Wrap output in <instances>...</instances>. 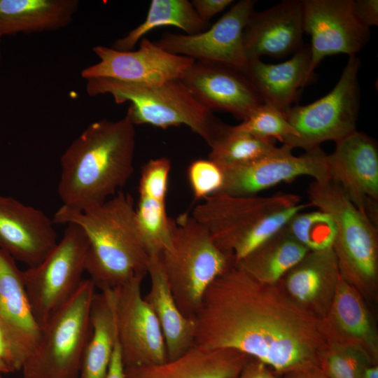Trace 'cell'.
<instances>
[{
    "instance_id": "cell-1",
    "label": "cell",
    "mask_w": 378,
    "mask_h": 378,
    "mask_svg": "<svg viewBox=\"0 0 378 378\" xmlns=\"http://www.w3.org/2000/svg\"><path fill=\"white\" fill-rule=\"evenodd\" d=\"M194 317L195 345L240 351L279 377L318 365L326 344L320 319L295 304L280 281L261 283L236 264L209 286Z\"/></svg>"
},
{
    "instance_id": "cell-2",
    "label": "cell",
    "mask_w": 378,
    "mask_h": 378,
    "mask_svg": "<svg viewBox=\"0 0 378 378\" xmlns=\"http://www.w3.org/2000/svg\"><path fill=\"white\" fill-rule=\"evenodd\" d=\"M135 146V125L126 115L90 123L61 156L62 206L83 210L115 195L134 172Z\"/></svg>"
},
{
    "instance_id": "cell-3",
    "label": "cell",
    "mask_w": 378,
    "mask_h": 378,
    "mask_svg": "<svg viewBox=\"0 0 378 378\" xmlns=\"http://www.w3.org/2000/svg\"><path fill=\"white\" fill-rule=\"evenodd\" d=\"M54 223H74L88 241L85 272L99 290L115 288L146 275L149 253L139 232L134 200L121 190L83 210L62 206Z\"/></svg>"
},
{
    "instance_id": "cell-4",
    "label": "cell",
    "mask_w": 378,
    "mask_h": 378,
    "mask_svg": "<svg viewBox=\"0 0 378 378\" xmlns=\"http://www.w3.org/2000/svg\"><path fill=\"white\" fill-rule=\"evenodd\" d=\"M309 203L293 193L237 196L216 193L197 205L192 217L235 264L281 230Z\"/></svg>"
},
{
    "instance_id": "cell-5",
    "label": "cell",
    "mask_w": 378,
    "mask_h": 378,
    "mask_svg": "<svg viewBox=\"0 0 378 378\" xmlns=\"http://www.w3.org/2000/svg\"><path fill=\"white\" fill-rule=\"evenodd\" d=\"M89 96L111 94L115 103L129 102L126 115L136 125L167 129L185 125L211 147L227 125L198 102L181 80L141 85L109 78L87 80Z\"/></svg>"
},
{
    "instance_id": "cell-6",
    "label": "cell",
    "mask_w": 378,
    "mask_h": 378,
    "mask_svg": "<svg viewBox=\"0 0 378 378\" xmlns=\"http://www.w3.org/2000/svg\"><path fill=\"white\" fill-rule=\"evenodd\" d=\"M309 203L329 214L336 225L332 246L341 277L368 300L378 288V232L374 224L331 180L312 181Z\"/></svg>"
},
{
    "instance_id": "cell-7",
    "label": "cell",
    "mask_w": 378,
    "mask_h": 378,
    "mask_svg": "<svg viewBox=\"0 0 378 378\" xmlns=\"http://www.w3.org/2000/svg\"><path fill=\"white\" fill-rule=\"evenodd\" d=\"M159 255L173 297L187 317L195 316L209 286L235 264L186 214L169 218V239Z\"/></svg>"
},
{
    "instance_id": "cell-8",
    "label": "cell",
    "mask_w": 378,
    "mask_h": 378,
    "mask_svg": "<svg viewBox=\"0 0 378 378\" xmlns=\"http://www.w3.org/2000/svg\"><path fill=\"white\" fill-rule=\"evenodd\" d=\"M96 289L89 278L84 279L72 297L49 316L22 366V378H79Z\"/></svg>"
},
{
    "instance_id": "cell-9",
    "label": "cell",
    "mask_w": 378,
    "mask_h": 378,
    "mask_svg": "<svg viewBox=\"0 0 378 378\" xmlns=\"http://www.w3.org/2000/svg\"><path fill=\"white\" fill-rule=\"evenodd\" d=\"M360 59L349 57L333 89L307 105H295L286 113L298 136L283 144L308 150L323 142L335 143L356 131L360 106Z\"/></svg>"
},
{
    "instance_id": "cell-10",
    "label": "cell",
    "mask_w": 378,
    "mask_h": 378,
    "mask_svg": "<svg viewBox=\"0 0 378 378\" xmlns=\"http://www.w3.org/2000/svg\"><path fill=\"white\" fill-rule=\"evenodd\" d=\"M87 250L83 231L68 223L62 238L43 261L22 271L29 300L41 327L81 284Z\"/></svg>"
},
{
    "instance_id": "cell-11",
    "label": "cell",
    "mask_w": 378,
    "mask_h": 378,
    "mask_svg": "<svg viewBox=\"0 0 378 378\" xmlns=\"http://www.w3.org/2000/svg\"><path fill=\"white\" fill-rule=\"evenodd\" d=\"M144 276H136L112 289L117 340L125 368L167 360L160 326L141 293Z\"/></svg>"
},
{
    "instance_id": "cell-12",
    "label": "cell",
    "mask_w": 378,
    "mask_h": 378,
    "mask_svg": "<svg viewBox=\"0 0 378 378\" xmlns=\"http://www.w3.org/2000/svg\"><path fill=\"white\" fill-rule=\"evenodd\" d=\"M255 4L253 0L239 1L202 32L192 35L164 33L154 42L170 53L222 64L244 72L248 60L243 31Z\"/></svg>"
},
{
    "instance_id": "cell-13",
    "label": "cell",
    "mask_w": 378,
    "mask_h": 378,
    "mask_svg": "<svg viewBox=\"0 0 378 378\" xmlns=\"http://www.w3.org/2000/svg\"><path fill=\"white\" fill-rule=\"evenodd\" d=\"M99 62L81 71L86 80L109 78L118 81L155 85L181 80L195 60L170 53L144 37L136 50L120 51L97 46L92 48Z\"/></svg>"
},
{
    "instance_id": "cell-14",
    "label": "cell",
    "mask_w": 378,
    "mask_h": 378,
    "mask_svg": "<svg viewBox=\"0 0 378 378\" xmlns=\"http://www.w3.org/2000/svg\"><path fill=\"white\" fill-rule=\"evenodd\" d=\"M303 27L312 40L309 81L324 57L354 56L370 37V28L354 13L353 0H303Z\"/></svg>"
},
{
    "instance_id": "cell-15",
    "label": "cell",
    "mask_w": 378,
    "mask_h": 378,
    "mask_svg": "<svg viewBox=\"0 0 378 378\" xmlns=\"http://www.w3.org/2000/svg\"><path fill=\"white\" fill-rule=\"evenodd\" d=\"M293 149L281 146L279 152L261 159L221 168L224 181L218 193L255 195L281 182L307 176L314 181L329 180L328 154L316 147L296 156Z\"/></svg>"
},
{
    "instance_id": "cell-16",
    "label": "cell",
    "mask_w": 378,
    "mask_h": 378,
    "mask_svg": "<svg viewBox=\"0 0 378 378\" xmlns=\"http://www.w3.org/2000/svg\"><path fill=\"white\" fill-rule=\"evenodd\" d=\"M330 180L374 224L378 223V148L374 139L355 131L328 154Z\"/></svg>"
},
{
    "instance_id": "cell-17",
    "label": "cell",
    "mask_w": 378,
    "mask_h": 378,
    "mask_svg": "<svg viewBox=\"0 0 378 378\" xmlns=\"http://www.w3.org/2000/svg\"><path fill=\"white\" fill-rule=\"evenodd\" d=\"M0 329L13 372L21 371L35 350L42 327L29 300L16 261L0 250Z\"/></svg>"
},
{
    "instance_id": "cell-18",
    "label": "cell",
    "mask_w": 378,
    "mask_h": 378,
    "mask_svg": "<svg viewBox=\"0 0 378 378\" xmlns=\"http://www.w3.org/2000/svg\"><path fill=\"white\" fill-rule=\"evenodd\" d=\"M181 81L204 106L243 121L263 104L245 73L212 62L195 60Z\"/></svg>"
},
{
    "instance_id": "cell-19",
    "label": "cell",
    "mask_w": 378,
    "mask_h": 378,
    "mask_svg": "<svg viewBox=\"0 0 378 378\" xmlns=\"http://www.w3.org/2000/svg\"><path fill=\"white\" fill-rule=\"evenodd\" d=\"M52 220L18 200L0 195V250L15 261L37 265L57 244Z\"/></svg>"
},
{
    "instance_id": "cell-20",
    "label": "cell",
    "mask_w": 378,
    "mask_h": 378,
    "mask_svg": "<svg viewBox=\"0 0 378 378\" xmlns=\"http://www.w3.org/2000/svg\"><path fill=\"white\" fill-rule=\"evenodd\" d=\"M326 342L349 346L378 365V334L362 295L340 276L326 314L320 319Z\"/></svg>"
},
{
    "instance_id": "cell-21",
    "label": "cell",
    "mask_w": 378,
    "mask_h": 378,
    "mask_svg": "<svg viewBox=\"0 0 378 378\" xmlns=\"http://www.w3.org/2000/svg\"><path fill=\"white\" fill-rule=\"evenodd\" d=\"M303 0H285L250 15L243 31L248 60L261 56L284 57L302 46Z\"/></svg>"
},
{
    "instance_id": "cell-22",
    "label": "cell",
    "mask_w": 378,
    "mask_h": 378,
    "mask_svg": "<svg viewBox=\"0 0 378 378\" xmlns=\"http://www.w3.org/2000/svg\"><path fill=\"white\" fill-rule=\"evenodd\" d=\"M340 277L333 248L309 251L280 280L288 297L321 319L328 311Z\"/></svg>"
},
{
    "instance_id": "cell-23",
    "label": "cell",
    "mask_w": 378,
    "mask_h": 378,
    "mask_svg": "<svg viewBox=\"0 0 378 378\" xmlns=\"http://www.w3.org/2000/svg\"><path fill=\"white\" fill-rule=\"evenodd\" d=\"M171 168L166 157L150 159L141 168L135 217L149 255L160 254L169 239L166 197Z\"/></svg>"
},
{
    "instance_id": "cell-24",
    "label": "cell",
    "mask_w": 378,
    "mask_h": 378,
    "mask_svg": "<svg viewBox=\"0 0 378 378\" xmlns=\"http://www.w3.org/2000/svg\"><path fill=\"white\" fill-rule=\"evenodd\" d=\"M250 358L234 349H208L195 344L174 360L125 368V378H232Z\"/></svg>"
},
{
    "instance_id": "cell-25",
    "label": "cell",
    "mask_w": 378,
    "mask_h": 378,
    "mask_svg": "<svg viewBox=\"0 0 378 378\" xmlns=\"http://www.w3.org/2000/svg\"><path fill=\"white\" fill-rule=\"evenodd\" d=\"M310 58L309 46H302L290 59L279 64L249 60L244 73L262 102L286 115L299 90L309 82Z\"/></svg>"
},
{
    "instance_id": "cell-26",
    "label": "cell",
    "mask_w": 378,
    "mask_h": 378,
    "mask_svg": "<svg viewBox=\"0 0 378 378\" xmlns=\"http://www.w3.org/2000/svg\"><path fill=\"white\" fill-rule=\"evenodd\" d=\"M147 274L150 286L144 299L155 314L166 346L167 360L177 358L195 345V317L182 314L173 297L159 254H150Z\"/></svg>"
},
{
    "instance_id": "cell-27",
    "label": "cell",
    "mask_w": 378,
    "mask_h": 378,
    "mask_svg": "<svg viewBox=\"0 0 378 378\" xmlns=\"http://www.w3.org/2000/svg\"><path fill=\"white\" fill-rule=\"evenodd\" d=\"M78 6L77 0H0V37L64 28Z\"/></svg>"
},
{
    "instance_id": "cell-28",
    "label": "cell",
    "mask_w": 378,
    "mask_h": 378,
    "mask_svg": "<svg viewBox=\"0 0 378 378\" xmlns=\"http://www.w3.org/2000/svg\"><path fill=\"white\" fill-rule=\"evenodd\" d=\"M91 332L79 378H104L117 340L112 289L95 293L90 312Z\"/></svg>"
},
{
    "instance_id": "cell-29",
    "label": "cell",
    "mask_w": 378,
    "mask_h": 378,
    "mask_svg": "<svg viewBox=\"0 0 378 378\" xmlns=\"http://www.w3.org/2000/svg\"><path fill=\"white\" fill-rule=\"evenodd\" d=\"M309 251L284 227L236 265L264 284H276Z\"/></svg>"
},
{
    "instance_id": "cell-30",
    "label": "cell",
    "mask_w": 378,
    "mask_h": 378,
    "mask_svg": "<svg viewBox=\"0 0 378 378\" xmlns=\"http://www.w3.org/2000/svg\"><path fill=\"white\" fill-rule=\"evenodd\" d=\"M163 26L176 27L192 35L206 30L209 22L203 21L195 12L191 1L188 0H153L144 21L117 39L114 49L132 50L137 43L153 29Z\"/></svg>"
},
{
    "instance_id": "cell-31",
    "label": "cell",
    "mask_w": 378,
    "mask_h": 378,
    "mask_svg": "<svg viewBox=\"0 0 378 378\" xmlns=\"http://www.w3.org/2000/svg\"><path fill=\"white\" fill-rule=\"evenodd\" d=\"M210 148L209 159L221 168L251 162L281 149L273 139L260 138L229 125Z\"/></svg>"
},
{
    "instance_id": "cell-32",
    "label": "cell",
    "mask_w": 378,
    "mask_h": 378,
    "mask_svg": "<svg viewBox=\"0 0 378 378\" xmlns=\"http://www.w3.org/2000/svg\"><path fill=\"white\" fill-rule=\"evenodd\" d=\"M284 227L309 251L332 247L336 236L333 218L319 209L296 214Z\"/></svg>"
},
{
    "instance_id": "cell-33",
    "label": "cell",
    "mask_w": 378,
    "mask_h": 378,
    "mask_svg": "<svg viewBox=\"0 0 378 378\" xmlns=\"http://www.w3.org/2000/svg\"><path fill=\"white\" fill-rule=\"evenodd\" d=\"M317 363L328 378H362L365 368L372 365L355 349L328 343L320 351Z\"/></svg>"
},
{
    "instance_id": "cell-34",
    "label": "cell",
    "mask_w": 378,
    "mask_h": 378,
    "mask_svg": "<svg viewBox=\"0 0 378 378\" xmlns=\"http://www.w3.org/2000/svg\"><path fill=\"white\" fill-rule=\"evenodd\" d=\"M235 127L260 138L278 139L283 144L298 136L286 115L265 103Z\"/></svg>"
},
{
    "instance_id": "cell-35",
    "label": "cell",
    "mask_w": 378,
    "mask_h": 378,
    "mask_svg": "<svg viewBox=\"0 0 378 378\" xmlns=\"http://www.w3.org/2000/svg\"><path fill=\"white\" fill-rule=\"evenodd\" d=\"M187 174L195 201L203 200L218 193L222 188L224 181L223 170L210 159L192 161Z\"/></svg>"
},
{
    "instance_id": "cell-36",
    "label": "cell",
    "mask_w": 378,
    "mask_h": 378,
    "mask_svg": "<svg viewBox=\"0 0 378 378\" xmlns=\"http://www.w3.org/2000/svg\"><path fill=\"white\" fill-rule=\"evenodd\" d=\"M354 13L358 20L370 29L378 24L377 0H353Z\"/></svg>"
},
{
    "instance_id": "cell-37",
    "label": "cell",
    "mask_w": 378,
    "mask_h": 378,
    "mask_svg": "<svg viewBox=\"0 0 378 378\" xmlns=\"http://www.w3.org/2000/svg\"><path fill=\"white\" fill-rule=\"evenodd\" d=\"M233 2L232 0H192L191 4L198 16L203 21L209 22L211 18Z\"/></svg>"
},
{
    "instance_id": "cell-38",
    "label": "cell",
    "mask_w": 378,
    "mask_h": 378,
    "mask_svg": "<svg viewBox=\"0 0 378 378\" xmlns=\"http://www.w3.org/2000/svg\"><path fill=\"white\" fill-rule=\"evenodd\" d=\"M232 378H281L268 366L251 358L243 369Z\"/></svg>"
},
{
    "instance_id": "cell-39",
    "label": "cell",
    "mask_w": 378,
    "mask_h": 378,
    "mask_svg": "<svg viewBox=\"0 0 378 378\" xmlns=\"http://www.w3.org/2000/svg\"><path fill=\"white\" fill-rule=\"evenodd\" d=\"M104 378H125V366L122 359L119 344L117 340Z\"/></svg>"
},
{
    "instance_id": "cell-40",
    "label": "cell",
    "mask_w": 378,
    "mask_h": 378,
    "mask_svg": "<svg viewBox=\"0 0 378 378\" xmlns=\"http://www.w3.org/2000/svg\"><path fill=\"white\" fill-rule=\"evenodd\" d=\"M281 378H328L318 365H308L286 373Z\"/></svg>"
},
{
    "instance_id": "cell-41",
    "label": "cell",
    "mask_w": 378,
    "mask_h": 378,
    "mask_svg": "<svg viewBox=\"0 0 378 378\" xmlns=\"http://www.w3.org/2000/svg\"><path fill=\"white\" fill-rule=\"evenodd\" d=\"M13 372L9 365L6 352L0 346V378L4 374Z\"/></svg>"
},
{
    "instance_id": "cell-42",
    "label": "cell",
    "mask_w": 378,
    "mask_h": 378,
    "mask_svg": "<svg viewBox=\"0 0 378 378\" xmlns=\"http://www.w3.org/2000/svg\"><path fill=\"white\" fill-rule=\"evenodd\" d=\"M362 378H378V365H368L365 368Z\"/></svg>"
},
{
    "instance_id": "cell-43",
    "label": "cell",
    "mask_w": 378,
    "mask_h": 378,
    "mask_svg": "<svg viewBox=\"0 0 378 378\" xmlns=\"http://www.w3.org/2000/svg\"><path fill=\"white\" fill-rule=\"evenodd\" d=\"M1 37H0V44H1ZM0 60H1V48H0Z\"/></svg>"
},
{
    "instance_id": "cell-44",
    "label": "cell",
    "mask_w": 378,
    "mask_h": 378,
    "mask_svg": "<svg viewBox=\"0 0 378 378\" xmlns=\"http://www.w3.org/2000/svg\"><path fill=\"white\" fill-rule=\"evenodd\" d=\"M1 378H4V377H1Z\"/></svg>"
}]
</instances>
